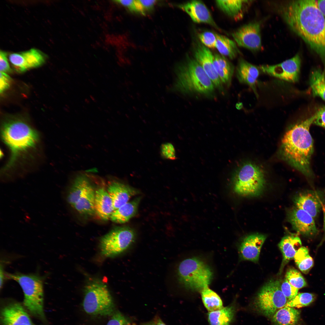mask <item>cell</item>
I'll use <instances>...</instances> for the list:
<instances>
[{
	"label": "cell",
	"instance_id": "2e32d148",
	"mask_svg": "<svg viewBox=\"0 0 325 325\" xmlns=\"http://www.w3.org/2000/svg\"><path fill=\"white\" fill-rule=\"evenodd\" d=\"M194 54L195 59L202 66L215 87L221 89L222 83L214 66V55L208 48L200 43L196 45Z\"/></svg>",
	"mask_w": 325,
	"mask_h": 325
},
{
	"label": "cell",
	"instance_id": "7a4b0ae2",
	"mask_svg": "<svg viewBox=\"0 0 325 325\" xmlns=\"http://www.w3.org/2000/svg\"><path fill=\"white\" fill-rule=\"evenodd\" d=\"M315 117V114L292 125L284 134L281 144V152L284 158L309 178L314 176L310 166L314 142L309 128Z\"/></svg>",
	"mask_w": 325,
	"mask_h": 325
},
{
	"label": "cell",
	"instance_id": "3957f363",
	"mask_svg": "<svg viewBox=\"0 0 325 325\" xmlns=\"http://www.w3.org/2000/svg\"><path fill=\"white\" fill-rule=\"evenodd\" d=\"M2 139L10 152V157L4 167L8 170L14 165L23 154L34 148L38 142V132L25 122L18 119H11L4 122L2 125Z\"/></svg>",
	"mask_w": 325,
	"mask_h": 325
},
{
	"label": "cell",
	"instance_id": "d6986e66",
	"mask_svg": "<svg viewBox=\"0 0 325 325\" xmlns=\"http://www.w3.org/2000/svg\"><path fill=\"white\" fill-rule=\"evenodd\" d=\"M178 7L186 12L194 22L206 23L219 29L209 10L202 2L191 1L180 5Z\"/></svg>",
	"mask_w": 325,
	"mask_h": 325
},
{
	"label": "cell",
	"instance_id": "ac0fdd59",
	"mask_svg": "<svg viewBox=\"0 0 325 325\" xmlns=\"http://www.w3.org/2000/svg\"><path fill=\"white\" fill-rule=\"evenodd\" d=\"M266 238L265 235L258 234H251L245 237L239 247L241 258L245 260L257 262L261 249Z\"/></svg>",
	"mask_w": 325,
	"mask_h": 325
},
{
	"label": "cell",
	"instance_id": "9a60e30c",
	"mask_svg": "<svg viewBox=\"0 0 325 325\" xmlns=\"http://www.w3.org/2000/svg\"><path fill=\"white\" fill-rule=\"evenodd\" d=\"M324 194L321 191L307 190L300 193L294 199L296 207L308 213L312 217L318 216L323 206Z\"/></svg>",
	"mask_w": 325,
	"mask_h": 325
},
{
	"label": "cell",
	"instance_id": "8fae6325",
	"mask_svg": "<svg viewBox=\"0 0 325 325\" xmlns=\"http://www.w3.org/2000/svg\"><path fill=\"white\" fill-rule=\"evenodd\" d=\"M301 58L299 54L282 63L273 65H262L259 68L262 72L284 80L294 82L299 79Z\"/></svg>",
	"mask_w": 325,
	"mask_h": 325
},
{
	"label": "cell",
	"instance_id": "816d5d0a",
	"mask_svg": "<svg viewBox=\"0 0 325 325\" xmlns=\"http://www.w3.org/2000/svg\"><path fill=\"white\" fill-rule=\"evenodd\" d=\"M90 97H91V99H92V100H93V101H96V100H95V98H94V97H93V96H90Z\"/></svg>",
	"mask_w": 325,
	"mask_h": 325
},
{
	"label": "cell",
	"instance_id": "b9f144b4",
	"mask_svg": "<svg viewBox=\"0 0 325 325\" xmlns=\"http://www.w3.org/2000/svg\"><path fill=\"white\" fill-rule=\"evenodd\" d=\"M315 114L316 117L313 123L325 128V106L320 107Z\"/></svg>",
	"mask_w": 325,
	"mask_h": 325
},
{
	"label": "cell",
	"instance_id": "484cf974",
	"mask_svg": "<svg viewBox=\"0 0 325 325\" xmlns=\"http://www.w3.org/2000/svg\"><path fill=\"white\" fill-rule=\"evenodd\" d=\"M95 193L91 184L73 207L82 215H92L95 212Z\"/></svg>",
	"mask_w": 325,
	"mask_h": 325
},
{
	"label": "cell",
	"instance_id": "44dd1931",
	"mask_svg": "<svg viewBox=\"0 0 325 325\" xmlns=\"http://www.w3.org/2000/svg\"><path fill=\"white\" fill-rule=\"evenodd\" d=\"M91 175L84 172H80L76 175L68 191L67 201L72 207L91 184Z\"/></svg>",
	"mask_w": 325,
	"mask_h": 325
},
{
	"label": "cell",
	"instance_id": "4fadbf2b",
	"mask_svg": "<svg viewBox=\"0 0 325 325\" xmlns=\"http://www.w3.org/2000/svg\"><path fill=\"white\" fill-rule=\"evenodd\" d=\"M9 60L16 70L23 72L30 69L36 67L45 62V57L41 51L35 48L9 55Z\"/></svg>",
	"mask_w": 325,
	"mask_h": 325
},
{
	"label": "cell",
	"instance_id": "7dc6e473",
	"mask_svg": "<svg viewBox=\"0 0 325 325\" xmlns=\"http://www.w3.org/2000/svg\"><path fill=\"white\" fill-rule=\"evenodd\" d=\"M5 274L4 273L3 268V266L1 265L0 266V288H1L3 286Z\"/></svg>",
	"mask_w": 325,
	"mask_h": 325
},
{
	"label": "cell",
	"instance_id": "4316f807",
	"mask_svg": "<svg viewBox=\"0 0 325 325\" xmlns=\"http://www.w3.org/2000/svg\"><path fill=\"white\" fill-rule=\"evenodd\" d=\"M300 311L293 308L285 306L277 311L272 317L274 325H296Z\"/></svg>",
	"mask_w": 325,
	"mask_h": 325
},
{
	"label": "cell",
	"instance_id": "e575fe53",
	"mask_svg": "<svg viewBox=\"0 0 325 325\" xmlns=\"http://www.w3.org/2000/svg\"><path fill=\"white\" fill-rule=\"evenodd\" d=\"M315 299V295L312 293L308 292L299 293L294 298L288 301L285 306L301 308L309 305Z\"/></svg>",
	"mask_w": 325,
	"mask_h": 325
},
{
	"label": "cell",
	"instance_id": "cb8c5ba5",
	"mask_svg": "<svg viewBox=\"0 0 325 325\" xmlns=\"http://www.w3.org/2000/svg\"><path fill=\"white\" fill-rule=\"evenodd\" d=\"M301 246V240L297 236H287L282 239L278 244L283 257L280 272L285 265L294 258L296 253Z\"/></svg>",
	"mask_w": 325,
	"mask_h": 325
},
{
	"label": "cell",
	"instance_id": "f35d334b",
	"mask_svg": "<svg viewBox=\"0 0 325 325\" xmlns=\"http://www.w3.org/2000/svg\"><path fill=\"white\" fill-rule=\"evenodd\" d=\"M280 287L288 301L294 298L298 294V289L292 286L286 279L281 284Z\"/></svg>",
	"mask_w": 325,
	"mask_h": 325
},
{
	"label": "cell",
	"instance_id": "f6af8a7d",
	"mask_svg": "<svg viewBox=\"0 0 325 325\" xmlns=\"http://www.w3.org/2000/svg\"><path fill=\"white\" fill-rule=\"evenodd\" d=\"M143 10L146 14L147 12H150L153 10L156 0H139Z\"/></svg>",
	"mask_w": 325,
	"mask_h": 325
},
{
	"label": "cell",
	"instance_id": "277c9868",
	"mask_svg": "<svg viewBox=\"0 0 325 325\" xmlns=\"http://www.w3.org/2000/svg\"><path fill=\"white\" fill-rule=\"evenodd\" d=\"M175 73V79L170 89L174 91L206 95L214 91L213 83L195 59L189 58L186 63L177 65Z\"/></svg>",
	"mask_w": 325,
	"mask_h": 325
},
{
	"label": "cell",
	"instance_id": "5b68a950",
	"mask_svg": "<svg viewBox=\"0 0 325 325\" xmlns=\"http://www.w3.org/2000/svg\"><path fill=\"white\" fill-rule=\"evenodd\" d=\"M9 279L17 282L24 294L23 305L33 315L45 320L44 310V290L43 280L38 275L19 273L8 274Z\"/></svg>",
	"mask_w": 325,
	"mask_h": 325
},
{
	"label": "cell",
	"instance_id": "681fc988",
	"mask_svg": "<svg viewBox=\"0 0 325 325\" xmlns=\"http://www.w3.org/2000/svg\"><path fill=\"white\" fill-rule=\"evenodd\" d=\"M322 208L323 209L324 212V226L323 230L325 232V207L323 206H322Z\"/></svg>",
	"mask_w": 325,
	"mask_h": 325
},
{
	"label": "cell",
	"instance_id": "bcb514c9",
	"mask_svg": "<svg viewBox=\"0 0 325 325\" xmlns=\"http://www.w3.org/2000/svg\"><path fill=\"white\" fill-rule=\"evenodd\" d=\"M318 7L325 18V0H317Z\"/></svg>",
	"mask_w": 325,
	"mask_h": 325
},
{
	"label": "cell",
	"instance_id": "52a82bcc",
	"mask_svg": "<svg viewBox=\"0 0 325 325\" xmlns=\"http://www.w3.org/2000/svg\"><path fill=\"white\" fill-rule=\"evenodd\" d=\"M177 273L178 281L184 287L200 291L208 287L213 275L208 265L196 257L182 261L179 265Z\"/></svg>",
	"mask_w": 325,
	"mask_h": 325
},
{
	"label": "cell",
	"instance_id": "74e56055",
	"mask_svg": "<svg viewBox=\"0 0 325 325\" xmlns=\"http://www.w3.org/2000/svg\"><path fill=\"white\" fill-rule=\"evenodd\" d=\"M198 37L204 45L208 48H215L216 34L210 31L204 32L198 35Z\"/></svg>",
	"mask_w": 325,
	"mask_h": 325
},
{
	"label": "cell",
	"instance_id": "f546056e",
	"mask_svg": "<svg viewBox=\"0 0 325 325\" xmlns=\"http://www.w3.org/2000/svg\"><path fill=\"white\" fill-rule=\"evenodd\" d=\"M248 1L216 0L217 6L226 14L235 20L243 17L244 5Z\"/></svg>",
	"mask_w": 325,
	"mask_h": 325
},
{
	"label": "cell",
	"instance_id": "f1b7e54d",
	"mask_svg": "<svg viewBox=\"0 0 325 325\" xmlns=\"http://www.w3.org/2000/svg\"><path fill=\"white\" fill-rule=\"evenodd\" d=\"M235 311L234 306L231 305L209 312L208 314L209 322L210 325H230Z\"/></svg>",
	"mask_w": 325,
	"mask_h": 325
},
{
	"label": "cell",
	"instance_id": "f5cc1de1",
	"mask_svg": "<svg viewBox=\"0 0 325 325\" xmlns=\"http://www.w3.org/2000/svg\"><path fill=\"white\" fill-rule=\"evenodd\" d=\"M85 102L86 103H88V104L89 103V100L88 99H85Z\"/></svg>",
	"mask_w": 325,
	"mask_h": 325
},
{
	"label": "cell",
	"instance_id": "9c48e42d",
	"mask_svg": "<svg viewBox=\"0 0 325 325\" xmlns=\"http://www.w3.org/2000/svg\"><path fill=\"white\" fill-rule=\"evenodd\" d=\"M281 283L277 280H271L261 289L254 301L255 309L268 318H272L275 313L286 306L288 301L283 294Z\"/></svg>",
	"mask_w": 325,
	"mask_h": 325
},
{
	"label": "cell",
	"instance_id": "1f68e13d",
	"mask_svg": "<svg viewBox=\"0 0 325 325\" xmlns=\"http://www.w3.org/2000/svg\"><path fill=\"white\" fill-rule=\"evenodd\" d=\"M215 48L221 55L232 59L239 53V50L235 42L227 37L216 34Z\"/></svg>",
	"mask_w": 325,
	"mask_h": 325
},
{
	"label": "cell",
	"instance_id": "83f0119b",
	"mask_svg": "<svg viewBox=\"0 0 325 325\" xmlns=\"http://www.w3.org/2000/svg\"><path fill=\"white\" fill-rule=\"evenodd\" d=\"M213 64L221 83L229 84L234 72L233 66L224 56L218 54L214 55Z\"/></svg>",
	"mask_w": 325,
	"mask_h": 325
},
{
	"label": "cell",
	"instance_id": "8d00e7d4",
	"mask_svg": "<svg viewBox=\"0 0 325 325\" xmlns=\"http://www.w3.org/2000/svg\"><path fill=\"white\" fill-rule=\"evenodd\" d=\"M113 1L127 8L131 12L145 15L139 0H117Z\"/></svg>",
	"mask_w": 325,
	"mask_h": 325
},
{
	"label": "cell",
	"instance_id": "836d02e7",
	"mask_svg": "<svg viewBox=\"0 0 325 325\" xmlns=\"http://www.w3.org/2000/svg\"><path fill=\"white\" fill-rule=\"evenodd\" d=\"M294 258L299 269L304 274L308 273L313 266V260L309 255L308 249L305 247L301 246L296 253Z\"/></svg>",
	"mask_w": 325,
	"mask_h": 325
},
{
	"label": "cell",
	"instance_id": "60d3db41",
	"mask_svg": "<svg viewBox=\"0 0 325 325\" xmlns=\"http://www.w3.org/2000/svg\"><path fill=\"white\" fill-rule=\"evenodd\" d=\"M106 325H130L127 319L120 312L116 311Z\"/></svg>",
	"mask_w": 325,
	"mask_h": 325
},
{
	"label": "cell",
	"instance_id": "4dcf8cb0",
	"mask_svg": "<svg viewBox=\"0 0 325 325\" xmlns=\"http://www.w3.org/2000/svg\"><path fill=\"white\" fill-rule=\"evenodd\" d=\"M309 81L314 96L319 97L325 101V72L319 69H314L311 73Z\"/></svg>",
	"mask_w": 325,
	"mask_h": 325
},
{
	"label": "cell",
	"instance_id": "f907efd6",
	"mask_svg": "<svg viewBox=\"0 0 325 325\" xmlns=\"http://www.w3.org/2000/svg\"><path fill=\"white\" fill-rule=\"evenodd\" d=\"M145 325H156V324L154 322H151L147 323Z\"/></svg>",
	"mask_w": 325,
	"mask_h": 325
},
{
	"label": "cell",
	"instance_id": "d4e9b609",
	"mask_svg": "<svg viewBox=\"0 0 325 325\" xmlns=\"http://www.w3.org/2000/svg\"><path fill=\"white\" fill-rule=\"evenodd\" d=\"M141 197H137L115 210L110 219L113 222L124 223L128 222L136 214Z\"/></svg>",
	"mask_w": 325,
	"mask_h": 325
},
{
	"label": "cell",
	"instance_id": "7c38bea8",
	"mask_svg": "<svg viewBox=\"0 0 325 325\" xmlns=\"http://www.w3.org/2000/svg\"><path fill=\"white\" fill-rule=\"evenodd\" d=\"M232 36L239 46L253 51L262 48L260 23H250L240 27L232 33Z\"/></svg>",
	"mask_w": 325,
	"mask_h": 325
},
{
	"label": "cell",
	"instance_id": "ba28073f",
	"mask_svg": "<svg viewBox=\"0 0 325 325\" xmlns=\"http://www.w3.org/2000/svg\"><path fill=\"white\" fill-rule=\"evenodd\" d=\"M234 191L244 196H255L260 194L265 183L262 169L252 163L243 164L238 169L234 181Z\"/></svg>",
	"mask_w": 325,
	"mask_h": 325
},
{
	"label": "cell",
	"instance_id": "ee69618b",
	"mask_svg": "<svg viewBox=\"0 0 325 325\" xmlns=\"http://www.w3.org/2000/svg\"><path fill=\"white\" fill-rule=\"evenodd\" d=\"M11 79L6 73L0 72V92L2 93L9 87Z\"/></svg>",
	"mask_w": 325,
	"mask_h": 325
},
{
	"label": "cell",
	"instance_id": "d6a6232c",
	"mask_svg": "<svg viewBox=\"0 0 325 325\" xmlns=\"http://www.w3.org/2000/svg\"><path fill=\"white\" fill-rule=\"evenodd\" d=\"M201 293L203 303L209 312L218 310L223 307L222 301L219 296L208 287L202 290Z\"/></svg>",
	"mask_w": 325,
	"mask_h": 325
},
{
	"label": "cell",
	"instance_id": "8992f818",
	"mask_svg": "<svg viewBox=\"0 0 325 325\" xmlns=\"http://www.w3.org/2000/svg\"><path fill=\"white\" fill-rule=\"evenodd\" d=\"M82 302L87 314L101 316L112 315L115 311V306L107 286L101 281L93 279L86 285Z\"/></svg>",
	"mask_w": 325,
	"mask_h": 325
},
{
	"label": "cell",
	"instance_id": "6da1fadb",
	"mask_svg": "<svg viewBox=\"0 0 325 325\" xmlns=\"http://www.w3.org/2000/svg\"><path fill=\"white\" fill-rule=\"evenodd\" d=\"M280 12L289 28L320 56L325 65V18L317 1H291L283 5Z\"/></svg>",
	"mask_w": 325,
	"mask_h": 325
},
{
	"label": "cell",
	"instance_id": "e0dca14e",
	"mask_svg": "<svg viewBox=\"0 0 325 325\" xmlns=\"http://www.w3.org/2000/svg\"><path fill=\"white\" fill-rule=\"evenodd\" d=\"M1 319L3 325H33L26 311L17 302L5 307L1 311Z\"/></svg>",
	"mask_w": 325,
	"mask_h": 325
},
{
	"label": "cell",
	"instance_id": "30bf717a",
	"mask_svg": "<svg viewBox=\"0 0 325 325\" xmlns=\"http://www.w3.org/2000/svg\"><path fill=\"white\" fill-rule=\"evenodd\" d=\"M134 231L128 227L116 228L104 236L100 240L101 253L104 256L112 257L126 250L134 242Z\"/></svg>",
	"mask_w": 325,
	"mask_h": 325
},
{
	"label": "cell",
	"instance_id": "5bb4252c",
	"mask_svg": "<svg viewBox=\"0 0 325 325\" xmlns=\"http://www.w3.org/2000/svg\"><path fill=\"white\" fill-rule=\"evenodd\" d=\"M287 215L292 228L299 234L310 237L317 233L313 218L305 211L296 207L289 211Z\"/></svg>",
	"mask_w": 325,
	"mask_h": 325
},
{
	"label": "cell",
	"instance_id": "603a6c76",
	"mask_svg": "<svg viewBox=\"0 0 325 325\" xmlns=\"http://www.w3.org/2000/svg\"><path fill=\"white\" fill-rule=\"evenodd\" d=\"M95 209L102 219L107 221L114 211L111 198L107 191L103 187L98 188L95 193Z\"/></svg>",
	"mask_w": 325,
	"mask_h": 325
},
{
	"label": "cell",
	"instance_id": "ab89813d",
	"mask_svg": "<svg viewBox=\"0 0 325 325\" xmlns=\"http://www.w3.org/2000/svg\"><path fill=\"white\" fill-rule=\"evenodd\" d=\"M161 153L164 158L174 160L176 159L175 149L173 145L170 143H166L161 145Z\"/></svg>",
	"mask_w": 325,
	"mask_h": 325
},
{
	"label": "cell",
	"instance_id": "c3c4849f",
	"mask_svg": "<svg viewBox=\"0 0 325 325\" xmlns=\"http://www.w3.org/2000/svg\"><path fill=\"white\" fill-rule=\"evenodd\" d=\"M156 325H166L160 319H159L157 320V322L156 324Z\"/></svg>",
	"mask_w": 325,
	"mask_h": 325
},
{
	"label": "cell",
	"instance_id": "7bdbcfd3",
	"mask_svg": "<svg viewBox=\"0 0 325 325\" xmlns=\"http://www.w3.org/2000/svg\"><path fill=\"white\" fill-rule=\"evenodd\" d=\"M7 53L3 51L0 52V72L5 73L10 72L11 70L7 59Z\"/></svg>",
	"mask_w": 325,
	"mask_h": 325
},
{
	"label": "cell",
	"instance_id": "7402d4cb",
	"mask_svg": "<svg viewBox=\"0 0 325 325\" xmlns=\"http://www.w3.org/2000/svg\"><path fill=\"white\" fill-rule=\"evenodd\" d=\"M259 75V71L257 67L243 59L239 60L237 70V77L240 82L250 86L257 96L255 83Z\"/></svg>",
	"mask_w": 325,
	"mask_h": 325
},
{
	"label": "cell",
	"instance_id": "ffe728a7",
	"mask_svg": "<svg viewBox=\"0 0 325 325\" xmlns=\"http://www.w3.org/2000/svg\"><path fill=\"white\" fill-rule=\"evenodd\" d=\"M107 190L112 200L114 210L127 203L131 197L139 193L138 191L134 188L116 180L110 183Z\"/></svg>",
	"mask_w": 325,
	"mask_h": 325
},
{
	"label": "cell",
	"instance_id": "d590c367",
	"mask_svg": "<svg viewBox=\"0 0 325 325\" xmlns=\"http://www.w3.org/2000/svg\"><path fill=\"white\" fill-rule=\"evenodd\" d=\"M285 279L292 286L298 289L307 286L306 282L301 274L294 268H290L287 270Z\"/></svg>",
	"mask_w": 325,
	"mask_h": 325
}]
</instances>
